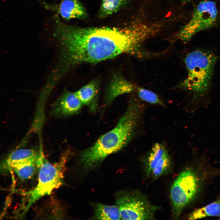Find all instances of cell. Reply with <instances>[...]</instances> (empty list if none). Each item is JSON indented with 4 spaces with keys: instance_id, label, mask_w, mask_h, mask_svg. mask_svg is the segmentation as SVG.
<instances>
[{
    "instance_id": "obj_18",
    "label": "cell",
    "mask_w": 220,
    "mask_h": 220,
    "mask_svg": "<svg viewBox=\"0 0 220 220\" xmlns=\"http://www.w3.org/2000/svg\"><path fill=\"white\" fill-rule=\"evenodd\" d=\"M171 160L169 153L163 157L152 170L150 176L152 178L156 179L161 176L170 168Z\"/></svg>"
},
{
    "instance_id": "obj_19",
    "label": "cell",
    "mask_w": 220,
    "mask_h": 220,
    "mask_svg": "<svg viewBox=\"0 0 220 220\" xmlns=\"http://www.w3.org/2000/svg\"><path fill=\"white\" fill-rule=\"evenodd\" d=\"M137 92L138 97L148 103L160 105L164 107L165 105L157 95L154 92L141 87H138Z\"/></svg>"
},
{
    "instance_id": "obj_15",
    "label": "cell",
    "mask_w": 220,
    "mask_h": 220,
    "mask_svg": "<svg viewBox=\"0 0 220 220\" xmlns=\"http://www.w3.org/2000/svg\"><path fill=\"white\" fill-rule=\"evenodd\" d=\"M135 89V86L131 83L122 78H119L115 83V86L109 90L106 103L109 104L118 96L132 92Z\"/></svg>"
},
{
    "instance_id": "obj_4",
    "label": "cell",
    "mask_w": 220,
    "mask_h": 220,
    "mask_svg": "<svg viewBox=\"0 0 220 220\" xmlns=\"http://www.w3.org/2000/svg\"><path fill=\"white\" fill-rule=\"evenodd\" d=\"M66 158H63L58 163H52L41 152L38 169V178L36 185L28 191L21 193L22 197L16 216L21 218L38 200L50 195L63 183L64 175Z\"/></svg>"
},
{
    "instance_id": "obj_6",
    "label": "cell",
    "mask_w": 220,
    "mask_h": 220,
    "mask_svg": "<svg viewBox=\"0 0 220 220\" xmlns=\"http://www.w3.org/2000/svg\"><path fill=\"white\" fill-rule=\"evenodd\" d=\"M218 16L215 3L209 0L203 1L196 8L190 20L178 32L177 37L183 42H188L197 33L213 27Z\"/></svg>"
},
{
    "instance_id": "obj_1",
    "label": "cell",
    "mask_w": 220,
    "mask_h": 220,
    "mask_svg": "<svg viewBox=\"0 0 220 220\" xmlns=\"http://www.w3.org/2000/svg\"><path fill=\"white\" fill-rule=\"evenodd\" d=\"M55 34L63 45L66 59L73 64L98 62L123 53L136 57L143 42L140 31L133 25L82 28L59 22Z\"/></svg>"
},
{
    "instance_id": "obj_2",
    "label": "cell",
    "mask_w": 220,
    "mask_h": 220,
    "mask_svg": "<svg viewBox=\"0 0 220 220\" xmlns=\"http://www.w3.org/2000/svg\"><path fill=\"white\" fill-rule=\"evenodd\" d=\"M142 111L139 103L132 101L116 126L81 152L80 162L83 168L93 169L109 155L125 147L135 135Z\"/></svg>"
},
{
    "instance_id": "obj_17",
    "label": "cell",
    "mask_w": 220,
    "mask_h": 220,
    "mask_svg": "<svg viewBox=\"0 0 220 220\" xmlns=\"http://www.w3.org/2000/svg\"><path fill=\"white\" fill-rule=\"evenodd\" d=\"M126 0H102L100 11V15L104 17L117 12Z\"/></svg>"
},
{
    "instance_id": "obj_12",
    "label": "cell",
    "mask_w": 220,
    "mask_h": 220,
    "mask_svg": "<svg viewBox=\"0 0 220 220\" xmlns=\"http://www.w3.org/2000/svg\"><path fill=\"white\" fill-rule=\"evenodd\" d=\"M168 153V151L163 144L156 143L153 145L145 161V171L147 175L150 176L155 166Z\"/></svg>"
},
{
    "instance_id": "obj_11",
    "label": "cell",
    "mask_w": 220,
    "mask_h": 220,
    "mask_svg": "<svg viewBox=\"0 0 220 220\" xmlns=\"http://www.w3.org/2000/svg\"><path fill=\"white\" fill-rule=\"evenodd\" d=\"M40 148V154L38 157L15 164L12 167L10 172L12 171L14 172L22 180H27L31 178L38 170L42 150L41 146Z\"/></svg>"
},
{
    "instance_id": "obj_13",
    "label": "cell",
    "mask_w": 220,
    "mask_h": 220,
    "mask_svg": "<svg viewBox=\"0 0 220 220\" xmlns=\"http://www.w3.org/2000/svg\"><path fill=\"white\" fill-rule=\"evenodd\" d=\"M97 86L94 82L88 83L77 90L75 93L83 105L95 108L94 101L97 93Z\"/></svg>"
},
{
    "instance_id": "obj_10",
    "label": "cell",
    "mask_w": 220,
    "mask_h": 220,
    "mask_svg": "<svg viewBox=\"0 0 220 220\" xmlns=\"http://www.w3.org/2000/svg\"><path fill=\"white\" fill-rule=\"evenodd\" d=\"M58 10L61 17L66 20L83 18L87 15L84 7L79 0H64Z\"/></svg>"
},
{
    "instance_id": "obj_20",
    "label": "cell",
    "mask_w": 220,
    "mask_h": 220,
    "mask_svg": "<svg viewBox=\"0 0 220 220\" xmlns=\"http://www.w3.org/2000/svg\"><path fill=\"white\" fill-rule=\"evenodd\" d=\"M180 0V1H188V0Z\"/></svg>"
},
{
    "instance_id": "obj_3",
    "label": "cell",
    "mask_w": 220,
    "mask_h": 220,
    "mask_svg": "<svg viewBox=\"0 0 220 220\" xmlns=\"http://www.w3.org/2000/svg\"><path fill=\"white\" fill-rule=\"evenodd\" d=\"M217 60L212 52L203 50L193 51L185 59L188 75L179 86L192 95L187 105L191 112L209 105L210 101L207 97Z\"/></svg>"
},
{
    "instance_id": "obj_5",
    "label": "cell",
    "mask_w": 220,
    "mask_h": 220,
    "mask_svg": "<svg viewBox=\"0 0 220 220\" xmlns=\"http://www.w3.org/2000/svg\"><path fill=\"white\" fill-rule=\"evenodd\" d=\"M207 174L200 167H190L182 170L174 181L170 197L176 219L178 218L183 209L197 197L207 178Z\"/></svg>"
},
{
    "instance_id": "obj_16",
    "label": "cell",
    "mask_w": 220,
    "mask_h": 220,
    "mask_svg": "<svg viewBox=\"0 0 220 220\" xmlns=\"http://www.w3.org/2000/svg\"><path fill=\"white\" fill-rule=\"evenodd\" d=\"M95 217L98 220H119L121 218L118 206L97 204L94 209Z\"/></svg>"
},
{
    "instance_id": "obj_7",
    "label": "cell",
    "mask_w": 220,
    "mask_h": 220,
    "mask_svg": "<svg viewBox=\"0 0 220 220\" xmlns=\"http://www.w3.org/2000/svg\"><path fill=\"white\" fill-rule=\"evenodd\" d=\"M122 219L148 220L153 219L156 207L152 205L146 196L139 193H128L116 200Z\"/></svg>"
},
{
    "instance_id": "obj_14",
    "label": "cell",
    "mask_w": 220,
    "mask_h": 220,
    "mask_svg": "<svg viewBox=\"0 0 220 220\" xmlns=\"http://www.w3.org/2000/svg\"><path fill=\"white\" fill-rule=\"evenodd\" d=\"M220 216V198L205 206L194 210L188 217L189 220H196L208 217Z\"/></svg>"
},
{
    "instance_id": "obj_8",
    "label": "cell",
    "mask_w": 220,
    "mask_h": 220,
    "mask_svg": "<svg viewBox=\"0 0 220 220\" xmlns=\"http://www.w3.org/2000/svg\"><path fill=\"white\" fill-rule=\"evenodd\" d=\"M82 105L75 92H66L52 104L50 113L56 117L69 116L78 113Z\"/></svg>"
},
{
    "instance_id": "obj_9",
    "label": "cell",
    "mask_w": 220,
    "mask_h": 220,
    "mask_svg": "<svg viewBox=\"0 0 220 220\" xmlns=\"http://www.w3.org/2000/svg\"><path fill=\"white\" fill-rule=\"evenodd\" d=\"M40 152L38 150L33 148H21L13 150L8 154L1 164L0 171L3 175L10 172L13 165L19 163L38 157Z\"/></svg>"
}]
</instances>
